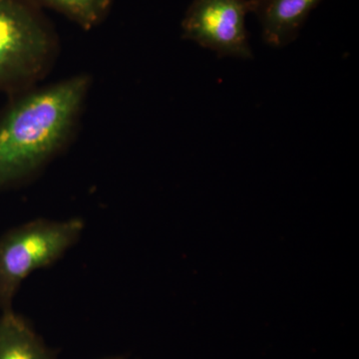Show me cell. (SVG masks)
Returning a JSON list of instances; mask_svg holds the SVG:
<instances>
[{
    "label": "cell",
    "instance_id": "obj_1",
    "mask_svg": "<svg viewBox=\"0 0 359 359\" xmlns=\"http://www.w3.org/2000/svg\"><path fill=\"white\" fill-rule=\"evenodd\" d=\"M90 89L75 75L13 94L0 115V191L23 183L46 167L74 133Z\"/></svg>",
    "mask_w": 359,
    "mask_h": 359
},
{
    "label": "cell",
    "instance_id": "obj_2",
    "mask_svg": "<svg viewBox=\"0 0 359 359\" xmlns=\"http://www.w3.org/2000/svg\"><path fill=\"white\" fill-rule=\"evenodd\" d=\"M57 35L34 0H0V91L35 84L57 55Z\"/></svg>",
    "mask_w": 359,
    "mask_h": 359
},
{
    "label": "cell",
    "instance_id": "obj_3",
    "mask_svg": "<svg viewBox=\"0 0 359 359\" xmlns=\"http://www.w3.org/2000/svg\"><path fill=\"white\" fill-rule=\"evenodd\" d=\"M83 219H36L0 237V311L13 309L21 285L39 269L59 261L77 244Z\"/></svg>",
    "mask_w": 359,
    "mask_h": 359
},
{
    "label": "cell",
    "instance_id": "obj_4",
    "mask_svg": "<svg viewBox=\"0 0 359 359\" xmlns=\"http://www.w3.org/2000/svg\"><path fill=\"white\" fill-rule=\"evenodd\" d=\"M252 0H193L182 20L185 39L192 40L219 56H252L245 18Z\"/></svg>",
    "mask_w": 359,
    "mask_h": 359
},
{
    "label": "cell",
    "instance_id": "obj_5",
    "mask_svg": "<svg viewBox=\"0 0 359 359\" xmlns=\"http://www.w3.org/2000/svg\"><path fill=\"white\" fill-rule=\"evenodd\" d=\"M323 0H252L266 43L283 47L299 36L309 14Z\"/></svg>",
    "mask_w": 359,
    "mask_h": 359
},
{
    "label": "cell",
    "instance_id": "obj_6",
    "mask_svg": "<svg viewBox=\"0 0 359 359\" xmlns=\"http://www.w3.org/2000/svg\"><path fill=\"white\" fill-rule=\"evenodd\" d=\"M0 359H57V354L11 309L0 313Z\"/></svg>",
    "mask_w": 359,
    "mask_h": 359
},
{
    "label": "cell",
    "instance_id": "obj_7",
    "mask_svg": "<svg viewBox=\"0 0 359 359\" xmlns=\"http://www.w3.org/2000/svg\"><path fill=\"white\" fill-rule=\"evenodd\" d=\"M58 11L84 29L100 25L109 13L112 0H34Z\"/></svg>",
    "mask_w": 359,
    "mask_h": 359
},
{
    "label": "cell",
    "instance_id": "obj_8",
    "mask_svg": "<svg viewBox=\"0 0 359 359\" xmlns=\"http://www.w3.org/2000/svg\"><path fill=\"white\" fill-rule=\"evenodd\" d=\"M102 359H129L127 358H125V356H108V358H102Z\"/></svg>",
    "mask_w": 359,
    "mask_h": 359
}]
</instances>
